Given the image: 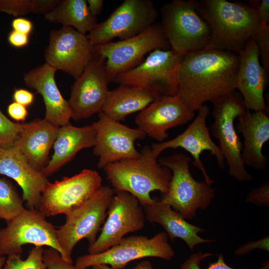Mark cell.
<instances>
[{"instance_id":"obj_36","label":"cell","mask_w":269,"mask_h":269,"mask_svg":"<svg viewBox=\"0 0 269 269\" xmlns=\"http://www.w3.org/2000/svg\"><path fill=\"white\" fill-rule=\"evenodd\" d=\"M245 201L260 207L269 206V182L251 189L247 194Z\"/></svg>"},{"instance_id":"obj_17","label":"cell","mask_w":269,"mask_h":269,"mask_svg":"<svg viewBox=\"0 0 269 269\" xmlns=\"http://www.w3.org/2000/svg\"><path fill=\"white\" fill-rule=\"evenodd\" d=\"M99 114V119L92 124L96 131L94 154L99 157L97 166L104 168L107 164L139 155L135 141L146 135L139 129L121 124L105 115Z\"/></svg>"},{"instance_id":"obj_25","label":"cell","mask_w":269,"mask_h":269,"mask_svg":"<svg viewBox=\"0 0 269 269\" xmlns=\"http://www.w3.org/2000/svg\"><path fill=\"white\" fill-rule=\"evenodd\" d=\"M143 208L147 221L161 226L171 240L176 238L183 240L191 251L198 245L216 241L200 237L198 234L206 231L205 229L189 223L179 213L160 200L155 199Z\"/></svg>"},{"instance_id":"obj_12","label":"cell","mask_w":269,"mask_h":269,"mask_svg":"<svg viewBox=\"0 0 269 269\" xmlns=\"http://www.w3.org/2000/svg\"><path fill=\"white\" fill-rule=\"evenodd\" d=\"M158 12L151 0H125L87 34L93 46L134 36L155 22Z\"/></svg>"},{"instance_id":"obj_24","label":"cell","mask_w":269,"mask_h":269,"mask_svg":"<svg viewBox=\"0 0 269 269\" xmlns=\"http://www.w3.org/2000/svg\"><path fill=\"white\" fill-rule=\"evenodd\" d=\"M237 119V129L244 138L242 157L244 165L257 170H264L268 163L262 152L263 146L269 140L267 112L252 113L246 110Z\"/></svg>"},{"instance_id":"obj_39","label":"cell","mask_w":269,"mask_h":269,"mask_svg":"<svg viewBox=\"0 0 269 269\" xmlns=\"http://www.w3.org/2000/svg\"><path fill=\"white\" fill-rule=\"evenodd\" d=\"M249 3L248 5L257 11L261 23L269 24V0H250Z\"/></svg>"},{"instance_id":"obj_26","label":"cell","mask_w":269,"mask_h":269,"mask_svg":"<svg viewBox=\"0 0 269 269\" xmlns=\"http://www.w3.org/2000/svg\"><path fill=\"white\" fill-rule=\"evenodd\" d=\"M96 131L92 125L77 127L70 123L59 128L53 153L43 169L48 177L70 161L81 150L94 147Z\"/></svg>"},{"instance_id":"obj_10","label":"cell","mask_w":269,"mask_h":269,"mask_svg":"<svg viewBox=\"0 0 269 269\" xmlns=\"http://www.w3.org/2000/svg\"><path fill=\"white\" fill-rule=\"evenodd\" d=\"M183 56L171 49H156L136 66L117 75L112 82L154 91L161 96L177 95L178 70Z\"/></svg>"},{"instance_id":"obj_5","label":"cell","mask_w":269,"mask_h":269,"mask_svg":"<svg viewBox=\"0 0 269 269\" xmlns=\"http://www.w3.org/2000/svg\"><path fill=\"white\" fill-rule=\"evenodd\" d=\"M160 14L171 49L184 55L208 46L210 29L198 13L196 0H173L162 6Z\"/></svg>"},{"instance_id":"obj_15","label":"cell","mask_w":269,"mask_h":269,"mask_svg":"<svg viewBox=\"0 0 269 269\" xmlns=\"http://www.w3.org/2000/svg\"><path fill=\"white\" fill-rule=\"evenodd\" d=\"M104 56L93 54L72 85L68 101L74 120L87 119L101 111L109 91Z\"/></svg>"},{"instance_id":"obj_18","label":"cell","mask_w":269,"mask_h":269,"mask_svg":"<svg viewBox=\"0 0 269 269\" xmlns=\"http://www.w3.org/2000/svg\"><path fill=\"white\" fill-rule=\"evenodd\" d=\"M193 121L181 134L165 141L153 143L151 148L154 155L158 157L160 153L168 148H181L190 153L194 159L193 165L202 173L204 181L212 185L214 181L209 176L200 155L202 152L208 151L216 158L218 166L225 168V159L218 146L212 139L207 126V119L210 108L204 104L199 110Z\"/></svg>"},{"instance_id":"obj_1","label":"cell","mask_w":269,"mask_h":269,"mask_svg":"<svg viewBox=\"0 0 269 269\" xmlns=\"http://www.w3.org/2000/svg\"><path fill=\"white\" fill-rule=\"evenodd\" d=\"M239 56L207 46L183 56L177 95L192 111L214 104L236 90Z\"/></svg>"},{"instance_id":"obj_11","label":"cell","mask_w":269,"mask_h":269,"mask_svg":"<svg viewBox=\"0 0 269 269\" xmlns=\"http://www.w3.org/2000/svg\"><path fill=\"white\" fill-rule=\"evenodd\" d=\"M26 244L52 248L69 262L57 241V229L37 209H26L0 229V256L21 255Z\"/></svg>"},{"instance_id":"obj_31","label":"cell","mask_w":269,"mask_h":269,"mask_svg":"<svg viewBox=\"0 0 269 269\" xmlns=\"http://www.w3.org/2000/svg\"><path fill=\"white\" fill-rule=\"evenodd\" d=\"M214 256L211 253H203L201 251L193 254L181 265L180 269H235L226 264L223 254L219 255L217 260L210 263L207 268H202L201 265L202 261L208 257ZM258 269H269V261L264 262L262 267Z\"/></svg>"},{"instance_id":"obj_14","label":"cell","mask_w":269,"mask_h":269,"mask_svg":"<svg viewBox=\"0 0 269 269\" xmlns=\"http://www.w3.org/2000/svg\"><path fill=\"white\" fill-rule=\"evenodd\" d=\"M107 218L95 242L89 246V254L102 253L119 244L130 233L142 230L146 220L138 200L126 191H115Z\"/></svg>"},{"instance_id":"obj_33","label":"cell","mask_w":269,"mask_h":269,"mask_svg":"<svg viewBox=\"0 0 269 269\" xmlns=\"http://www.w3.org/2000/svg\"><path fill=\"white\" fill-rule=\"evenodd\" d=\"M263 67L267 75L269 71V24L261 23L254 36Z\"/></svg>"},{"instance_id":"obj_38","label":"cell","mask_w":269,"mask_h":269,"mask_svg":"<svg viewBox=\"0 0 269 269\" xmlns=\"http://www.w3.org/2000/svg\"><path fill=\"white\" fill-rule=\"evenodd\" d=\"M60 0H32V13L47 14L53 10Z\"/></svg>"},{"instance_id":"obj_43","label":"cell","mask_w":269,"mask_h":269,"mask_svg":"<svg viewBox=\"0 0 269 269\" xmlns=\"http://www.w3.org/2000/svg\"><path fill=\"white\" fill-rule=\"evenodd\" d=\"M29 35L12 30L8 36V41L12 46L20 48L27 45Z\"/></svg>"},{"instance_id":"obj_35","label":"cell","mask_w":269,"mask_h":269,"mask_svg":"<svg viewBox=\"0 0 269 269\" xmlns=\"http://www.w3.org/2000/svg\"><path fill=\"white\" fill-rule=\"evenodd\" d=\"M43 260L47 269H78L73 264L64 260L60 254L52 248L44 250Z\"/></svg>"},{"instance_id":"obj_4","label":"cell","mask_w":269,"mask_h":269,"mask_svg":"<svg viewBox=\"0 0 269 269\" xmlns=\"http://www.w3.org/2000/svg\"><path fill=\"white\" fill-rule=\"evenodd\" d=\"M161 165L169 168L172 177L167 192L159 200L172 208L185 219L190 220L198 209L208 207L215 197V191L205 181L196 180L190 173V157L182 153L158 159Z\"/></svg>"},{"instance_id":"obj_21","label":"cell","mask_w":269,"mask_h":269,"mask_svg":"<svg viewBox=\"0 0 269 269\" xmlns=\"http://www.w3.org/2000/svg\"><path fill=\"white\" fill-rule=\"evenodd\" d=\"M0 174L19 186L28 208L38 209L41 193L49 182L47 177L33 167L15 146H0Z\"/></svg>"},{"instance_id":"obj_42","label":"cell","mask_w":269,"mask_h":269,"mask_svg":"<svg viewBox=\"0 0 269 269\" xmlns=\"http://www.w3.org/2000/svg\"><path fill=\"white\" fill-rule=\"evenodd\" d=\"M11 26L13 30L29 35L32 30L33 24L30 20L19 17L13 19Z\"/></svg>"},{"instance_id":"obj_44","label":"cell","mask_w":269,"mask_h":269,"mask_svg":"<svg viewBox=\"0 0 269 269\" xmlns=\"http://www.w3.org/2000/svg\"><path fill=\"white\" fill-rule=\"evenodd\" d=\"M88 8L91 13L97 17L103 11L104 0H87Z\"/></svg>"},{"instance_id":"obj_13","label":"cell","mask_w":269,"mask_h":269,"mask_svg":"<svg viewBox=\"0 0 269 269\" xmlns=\"http://www.w3.org/2000/svg\"><path fill=\"white\" fill-rule=\"evenodd\" d=\"M102 181L96 171L86 169L71 177L48 182L41 193L38 210L46 217L65 215L91 197L102 186Z\"/></svg>"},{"instance_id":"obj_46","label":"cell","mask_w":269,"mask_h":269,"mask_svg":"<svg viewBox=\"0 0 269 269\" xmlns=\"http://www.w3.org/2000/svg\"><path fill=\"white\" fill-rule=\"evenodd\" d=\"M5 261L6 259L4 256H0V269H3Z\"/></svg>"},{"instance_id":"obj_30","label":"cell","mask_w":269,"mask_h":269,"mask_svg":"<svg viewBox=\"0 0 269 269\" xmlns=\"http://www.w3.org/2000/svg\"><path fill=\"white\" fill-rule=\"evenodd\" d=\"M42 246H34L25 260L21 255L13 254L7 256L3 269H47L43 260Z\"/></svg>"},{"instance_id":"obj_27","label":"cell","mask_w":269,"mask_h":269,"mask_svg":"<svg viewBox=\"0 0 269 269\" xmlns=\"http://www.w3.org/2000/svg\"><path fill=\"white\" fill-rule=\"evenodd\" d=\"M161 96L158 92L125 85L109 90L101 112L117 121L140 112Z\"/></svg>"},{"instance_id":"obj_37","label":"cell","mask_w":269,"mask_h":269,"mask_svg":"<svg viewBox=\"0 0 269 269\" xmlns=\"http://www.w3.org/2000/svg\"><path fill=\"white\" fill-rule=\"evenodd\" d=\"M255 250L269 252V236H266L256 241L248 242L240 246L236 249L235 253L237 256H242L246 255Z\"/></svg>"},{"instance_id":"obj_3","label":"cell","mask_w":269,"mask_h":269,"mask_svg":"<svg viewBox=\"0 0 269 269\" xmlns=\"http://www.w3.org/2000/svg\"><path fill=\"white\" fill-rule=\"evenodd\" d=\"M103 169L115 191L130 193L142 207L155 201L151 192H167L172 177L171 170L159 163L148 145L142 148L138 157L110 163Z\"/></svg>"},{"instance_id":"obj_22","label":"cell","mask_w":269,"mask_h":269,"mask_svg":"<svg viewBox=\"0 0 269 269\" xmlns=\"http://www.w3.org/2000/svg\"><path fill=\"white\" fill-rule=\"evenodd\" d=\"M57 70L45 63L24 75L26 85L42 97L45 107L44 119L60 127L70 124L72 118L68 101L61 94L56 83Z\"/></svg>"},{"instance_id":"obj_6","label":"cell","mask_w":269,"mask_h":269,"mask_svg":"<svg viewBox=\"0 0 269 269\" xmlns=\"http://www.w3.org/2000/svg\"><path fill=\"white\" fill-rule=\"evenodd\" d=\"M115 194L113 188L101 186L87 200L66 214L64 224L57 229L58 244L69 263L73 264L72 251L81 240L89 246L96 240Z\"/></svg>"},{"instance_id":"obj_40","label":"cell","mask_w":269,"mask_h":269,"mask_svg":"<svg viewBox=\"0 0 269 269\" xmlns=\"http://www.w3.org/2000/svg\"><path fill=\"white\" fill-rule=\"evenodd\" d=\"M7 112L9 117L17 122L25 121L28 115L26 107L15 102L8 105Z\"/></svg>"},{"instance_id":"obj_29","label":"cell","mask_w":269,"mask_h":269,"mask_svg":"<svg viewBox=\"0 0 269 269\" xmlns=\"http://www.w3.org/2000/svg\"><path fill=\"white\" fill-rule=\"evenodd\" d=\"M23 202L11 182L0 178V220L6 222L23 213Z\"/></svg>"},{"instance_id":"obj_45","label":"cell","mask_w":269,"mask_h":269,"mask_svg":"<svg viewBox=\"0 0 269 269\" xmlns=\"http://www.w3.org/2000/svg\"><path fill=\"white\" fill-rule=\"evenodd\" d=\"M92 269H113L108 266L99 265L92 267ZM132 269H154L151 262L148 260H144L137 264Z\"/></svg>"},{"instance_id":"obj_34","label":"cell","mask_w":269,"mask_h":269,"mask_svg":"<svg viewBox=\"0 0 269 269\" xmlns=\"http://www.w3.org/2000/svg\"><path fill=\"white\" fill-rule=\"evenodd\" d=\"M32 0H0V12L19 17L32 13Z\"/></svg>"},{"instance_id":"obj_7","label":"cell","mask_w":269,"mask_h":269,"mask_svg":"<svg viewBox=\"0 0 269 269\" xmlns=\"http://www.w3.org/2000/svg\"><path fill=\"white\" fill-rule=\"evenodd\" d=\"M214 121L211 131L228 166L229 174L239 182L250 181L252 175L244 164L243 143L235 129L234 122L246 111L243 98L237 90L213 104Z\"/></svg>"},{"instance_id":"obj_28","label":"cell","mask_w":269,"mask_h":269,"mask_svg":"<svg viewBox=\"0 0 269 269\" xmlns=\"http://www.w3.org/2000/svg\"><path fill=\"white\" fill-rule=\"evenodd\" d=\"M51 23L71 27L87 35L96 25L97 17L90 12L85 0H62L51 12L44 15Z\"/></svg>"},{"instance_id":"obj_2","label":"cell","mask_w":269,"mask_h":269,"mask_svg":"<svg viewBox=\"0 0 269 269\" xmlns=\"http://www.w3.org/2000/svg\"><path fill=\"white\" fill-rule=\"evenodd\" d=\"M196 3L198 13L210 29L208 47L239 55L261 26L257 11L243 2L202 0Z\"/></svg>"},{"instance_id":"obj_41","label":"cell","mask_w":269,"mask_h":269,"mask_svg":"<svg viewBox=\"0 0 269 269\" xmlns=\"http://www.w3.org/2000/svg\"><path fill=\"white\" fill-rule=\"evenodd\" d=\"M12 98L14 102L27 107L33 103L34 95L26 89L18 88L14 90Z\"/></svg>"},{"instance_id":"obj_19","label":"cell","mask_w":269,"mask_h":269,"mask_svg":"<svg viewBox=\"0 0 269 269\" xmlns=\"http://www.w3.org/2000/svg\"><path fill=\"white\" fill-rule=\"evenodd\" d=\"M194 116L177 95L162 96L140 111L134 122L146 136L161 142L168 138V130L187 124Z\"/></svg>"},{"instance_id":"obj_32","label":"cell","mask_w":269,"mask_h":269,"mask_svg":"<svg viewBox=\"0 0 269 269\" xmlns=\"http://www.w3.org/2000/svg\"><path fill=\"white\" fill-rule=\"evenodd\" d=\"M21 129V124L12 122L0 110V146H12Z\"/></svg>"},{"instance_id":"obj_20","label":"cell","mask_w":269,"mask_h":269,"mask_svg":"<svg viewBox=\"0 0 269 269\" xmlns=\"http://www.w3.org/2000/svg\"><path fill=\"white\" fill-rule=\"evenodd\" d=\"M239 56L236 90L241 94L247 110L267 112L264 92L268 75L260 64L254 37L249 40Z\"/></svg>"},{"instance_id":"obj_23","label":"cell","mask_w":269,"mask_h":269,"mask_svg":"<svg viewBox=\"0 0 269 269\" xmlns=\"http://www.w3.org/2000/svg\"><path fill=\"white\" fill-rule=\"evenodd\" d=\"M59 128L44 119L22 124L12 146L19 150L33 167L42 171L49 161V153Z\"/></svg>"},{"instance_id":"obj_9","label":"cell","mask_w":269,"mask_h":269,"mask_svg":"<svg viewBox=\"0 0 269 269\" xmlns=\"http://www.w3.org/2000/svg\"><path fill=\"white\" fill-rule=\"evenodd\" d=\"M175 252L168 243L165 232H160L152 238L145 236L124 237L120 242L107 251L96 254L78 257L75 266L86 269L99 265L110 266L113 269H124L131 262L145 258H157L169 261Z\"/></svg>"},{"instance_id":"obj_8","label":"cell","mask_w":269,"mask_h":269,"mask_svg":"<svg viewBox=\"0 0 269 269\" xmlns=\"http://www.w3.org/2000/svg\"><path fill=\"white\" fill-rule=\"evenodd\" d=\"M169 43L160 23L155 22L141 33L116 42L93 46V54L106 59L110 82L117 75L138 65L148 53L156 49L168 50Z\"/></svg>"},{"instance_id":"obj_16","label":"cell","mask_w":269,"mask_h":269,"mask_svg":"<svg viewBox=\"0 0 269 269\" xmlns=\"http://www.w3.org/2000/svg\"><path fill=\"white\" fill-rule=\"evenodd\" d=\"M44 56L46 63L76 79L91 60L93 46L87 35L62 26L50 31Z\"/></svg>"}]
</instances>
